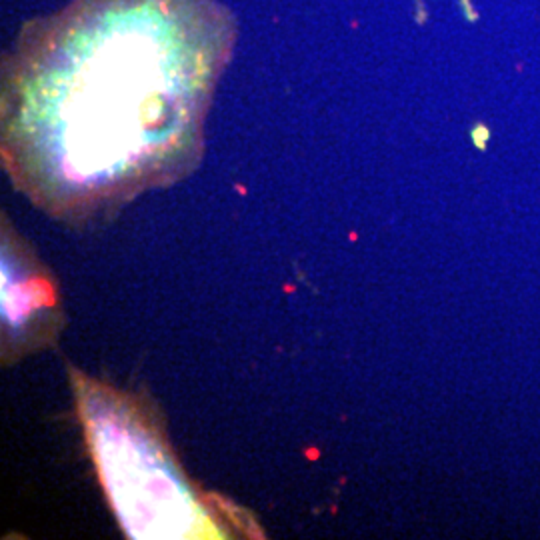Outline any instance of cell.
<instances>
[{
  "label": "cell",
  "instance_id": "1",
  "mask_svg": "<svg viewBox=\"0 0 540 540\" xmlns=\"http://www.w3.org/2000/svg\"><path fill=\"white\" fill-rule=\"evenodd\" d=\"M236 25L219 0H72L25 26L2 70V160L66 222L180 180Z\"/></svg>",
  "mask_w": 540,
  "mask_h": 540
},
{
  "label": "cell",
  "instance_id": "2",
  "mask_svg": "<svg viewBox=\"0 0 540 540\" xmlns=\"http://www.w3.org/2000/svg\"><path fill=\"white\" fill-rule=\"evenodd\" d=\"M78 420L106 501L136 540L226 539L232 510L220 513L176 461L155 409L134 394L70 371ZM246 534V532H245Z\"/></svg>",
  "mask_w": 540,
  "mask_h": 540
},
{
  "label": "cell",
  "instance_id": "4",
  "mask_svg": "<svg viewBox=\"0 0 540 540\" xmlns=\"http://www.w3.org/2000/svg\"><path fill=\"white\" fill-rule=\"evenodd\" d=\"M472 139L478 148H484L487 142L490 141V130L487 127H476V130H472Z\"/></svg>",
  "mask_w": 540,
  "mask_h": 540
},
{
  "label": "cell",
  "instance_id": "3",
  "mask_svg": "<svg viewBox=\"0 0 540 540\" xmlns=\"http://www.w3.org/2000/svg\"><path fill=\"white\" fill-rule=\"evenodd\" d=\"M0 234V345L8 364L54 345L65 316L56 278L32 246L6 219Z\"/></svg>",
  "mask_w": 540,
  "mask_h": 540
}]
</instances>
